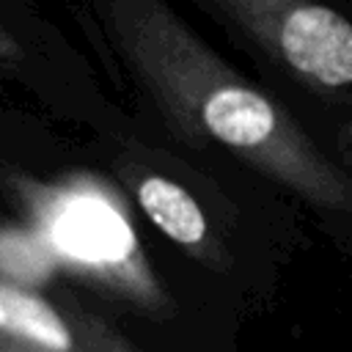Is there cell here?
Returning <instances> with one entry per match:
<instances>
[{
	"label": "cell",
	"mask_w": 352,
	"mask_h": 352,
	"mask_svg": "<svg viewBox=\"0 0 352 352\" xmlns=\"http://www.w3.org/2000/svg\"><path fill=\"white\" fill-rule=\"evenodd\" d=\"M118 50L190 140L228 148L300 198L352 212V179L264 91L206 47L162 0H110Z\"/></svg>",
	"instance_id": "cell-1"
},
{
	"label": "cell",
	"mask_w": 352,
	"mask_h": 352,
	"mask_svg": "<svg viewBox=\"0 0 352 352\" xmlns=\"http://www.w3.org/2000/svg\"><path fill=\"white\" fill-rule=\"evenodd\" d=\"M294 80L352 96V22L316 0H209Z\"/></svg>",
	"instance_id": "cell-2"
},
{
	"label": "cell",
	"mask_w": 352,
	"mask_h": 352,
	"mask_svg": "<svg viewBox=\"0 0 352 352\" xmlns=\"http://www.w3.org/2000/svg\"><path fill=\"white\" fill-rule=\"evenodd\" d=\"M0 352H138L96 314L0 280Z\"/></svg>",
	"instance_id": "cell-3"
},
{
	"label": "cell",
	"mask_w": 352,
	"mask_h": 352,
	"mask_svg": "<svg viewBox=\"0 0 352 352\" xmlns=\"http://www.w3.org/2000/svg\"><path fill=\"white\" fill-rule=\"evenodd\" d=\"M138 201L148 220L173 242L192 248V250H206L209 245V226L201 212V206L192 201V195L165 179V176H146L138 184Z\"/></svg>",
	"instance_id": "cell-4"
},
{
	"label": "cell",
	"mask_w": 352,
	"mask_h": 352,
	"mask_svg": "<svg viewBox=\"0 0 352 352\" xmlns=\"http://www.w3.org/2000/svg\"><path fill=\"white\" fill-rule=\"evenodd\" d=\"M14 58H19V44L6 28H0V60H14Z\"/></svg>",
	"instance_id": "cell-5"
}]
</instances>
